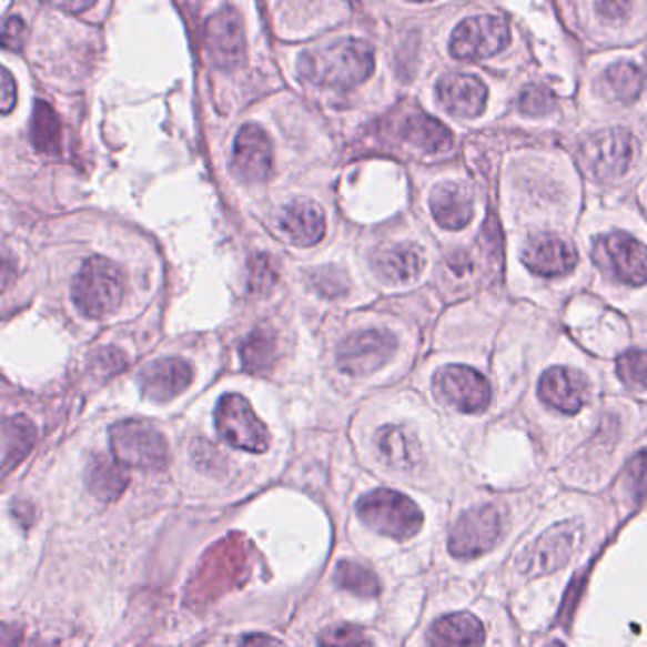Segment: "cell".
I'll return each mask as SVG.
<instances>
[{
	"label": "cell",
	"instance_id": "obj_22",
	"mask_svg": "<svg viewBox=\"0 0 647 647\" xmlns=\"http://www.w3.org/2000/svg\"><path fill=\"white\" fill-rule=\"evenodd\" d=\"M432 213L438 226L462 230L473 219V196L462 184H438L432 192Z\"/></svg>",
	"mask_w": 647,
	"mask_h": 647
},
{
	"label": "cell",
	"instance_id": "obj_16",
	"mask_svg": "<svg viewBox=\"0 0 647 647\" xmlns=\"http://www.w3.org/2000/svg\"><path fill=\"white\" fill-rule=\"evenodd\" d=\"M194 380V368L181 357H164L144 366L139 373V390L144 400L168 403L186 390Z\"/></svg>",
	"mask_w": 647,
	"mask_h": 647
},
{
	"label": "cell",
	"instance_id": "obj_11",
	"mask_svg": "<svg viewBox=\"0 0 647 647\" xmlns=\"http://www.w3.org/2000/svg\"><path fill=\"white\" fill-rule=\"evenodd\" d=\"M510 40L509 23L499 16H481L462 21L451 39V53L456 59L492 58L507 48Z\"/></svg>",
	"mask_w": 647,
	"mask_h": 647
},
{
	"label": "cell",
	"instance_id": "obj_20",
	"mask_svg": "<svg viewBox=\"0 0 647 647\" xmlns=\"http://www.w3.org/2000/svg\"><path fill=\"white\" fill-rule=\"evenodd\" d=\"M280 229L287 240L299 247H312L325 235V213L320 205L310 200L289 203L280 215Z\"/></svg>",
	"mask_w": 647,
	"mask_h": 647
},
{
	"label": "cell",
	"instance_id": "obj_31",
	"mask_svg": "<svg viewBox=\"0 0 647 647\" xmlns=\"http://www.w3.org/2000/svg\"><path fill=\"white\" fill-rule=\"evenodd\" d=\"M59 120L53 114L52 107L39 103L34 111V144L40 151L52 152L59 146Z\"/></svg>",
	"mask_w": 647,
	"mask_h": 647
},
{
	"label": "cell",
	"instance_id": "obj_1",
	"mask_svg": "<svg viewBox=\"0 0 647 647\" xmlns=\"http://www.w3.org/2000/svg\"><path fill=\"white\" fill-rule=\"evenodd\" d=\"M299 69L312 84L352 90L373 74L374 50L365 40H334L327 47L302 53Z\"/></svg>",
	"mask_w": 647,
	"mask_h": 647
},
{
	"label": "cell",
	"instance_id": "obj_27",
	"mask_svg": "<svg viewBox=\"0 0 647 647\" xmlns=\"http://www.w3.org/2000/svg\"><path fill=\"white\" fill-rule=\"evenodd\" d=\"M37 441V427L26 416H12L2 424V467L4 473L20 464Z\"/></svg>",
	"mask_w": 647,
	"mask_h": 647
},
{
	"label": "cell",
	"instance_id": "obj_34",
	"mask_svg": "<svg viewBox=\"0 0 647 647\" xmlns=\"http://www.w3.org/2000/svg\"><path fill=\"white\" fill-rule=\"evenodd\" d=\"M518 107L524 114L539 117V114H547L555 109V98L545 85L532 84L524 88L520 98H518Z\"/></svg>",
	"mask_w": 647,
	"mask_h": 647
},
{
	"label": "cell",
	"instance_id": "obj_38",
	"mask_svg": "<svg viewBox=\"0 0 647 647\" xmlns=\"http://www.w3.org/2000/svg\"><path fill=\"white\" fill-rule=\"evenodd\" d=\"M625 481L635 496H640L647 491V451L638 452L635 458L628 462Z\"/></svg>",
	"mask_w": 647,
	"mask_h": 647
},
{
	"label": "cell",
	"instance_id": "obj_13",
	"mask_svg": "<svg viewBox=\"0 0 647 647\" xmlns=\"http://www.w3.org/2000/svg\"><path fill=\"white\" fill-rule=\"evenodd\" d=\"M397 347L393 334L378 328H368L347 336L338 347V366L344 373L361 376L378 371L387 363Z\"/></svg>",
	"mask_w": 647,
	"mask_h": 647
},
{
	"label": "cell",
	"instance_id": "obj_37",
	"mask_svg": "<svg viewBox=\"0 0 647 647\" xmlns=\"http://www.w3.org/2000/svg\"><path fill=\"white\" fill-rule=\"evenodd\" d=\"M446 269L452 280L458 282V285H467L477 280V262H475V256L467 251H456L454 255L448 256Z\"/></svg>",
	"mask_w": 647,
	"mask_h": 647
},
{
	"label": "cell",
	"instance_id": "obj_30",
	"mask_svg": "<svg viewBox=\"0 0 647 647\" xmlns=\"http://www.w3.org/2000/svg\"><path fill=\"white\" fill-rule=\"evenodd\" d=\"M334 582L352 595L373 598L380 595V582L373 569L365 568L352 560H342L334 572Z\"/></svg>",
	"mask_w": 647,
	"mask_h": 647
},
{
	"label": "cell",
	"instance_id": "obj_26",
	"mask_svg": "<svg viewBox=\"0 0 647 647\" xmlns=\"http://www.w3.org/2000/svg\"><path fill=\"white\" fill-rule=\"evenodd\" d=\"M376 446H378L380 456L393 467L411 469L418 464V443L401 425L382 427L376 435Z\"/></svg>",
	"mask_w": 647,
	"mask_h": 647
},
{
	"label": "cell",
	"instance_id": "obj_19",
	"mask_svg": "<svg viewBox=\"0 0 647 647\" xmlns=\"http://www.w3.org/2000/svg\"><path fill=\"white\" fill-rule=\"evenodd\" d=\"M438 103L458 118H475L484 111L488 101V90L483 80L471 74H446L438 80Z\"/></svg>",
	"mask_w": 647,
	"mask_h": 647
},
{
	"label": "cell",
	"instance_id": "obj_14",
	"mask_svg": "<svg viewBox=\"0 0 647 647\" xmlns=\"http://www.w3.org/2000/svg\"><path fill=\"white\" fill-rule=\"evenodd\" d=\"M232 171L243 183H264L272 175L274 151L261 125L245 124L237 131L232 152Z\"/></svg>",
	"mask_w": 647,
	"mask_h": 647
},
{
	"label": "cell",
	"instance_id": "obj_29",
	"mask_svg": "<svg viewBox=\"0 0 647 647\" xmlns=\"http://www.w3.org/2000/svg\"><path fill=\"white\" fill-rule=\"evenodd\" d=\"M277 341L272 328L259 327L243 342L242 361L249 373H262L274 365Z\"/></svg>",
	"mask_w": 647,
	"mask_h": 647
},
{
	"label": "cell",
	"instance_id": "obj_36",
	"mask_svg": "<svg viewBox=\"0 0 647 647\" xmlns=\"http://www.w3.org/2000/svg\"><path fill=\"white\" fill-rule=\"evenodd\" d=\"M323 646H365L371 644L365 633L353 625H336L323 630L320 636Z\"/></svg>",
	"mask_w": 647,
	"mask_h": 647
},
{
	"label": "cell",
	"instance_id": "obj_12",
	"mask_svg": "<svg viewBox=\"0 0 647 647\" xmlns=\"http://www.w3.org/2000/svg\"><path fill=\"white\" fill-rule=\"evenodd\" d=\"M205 48L213 65L234 71L245 63V33L240 12L224 7L205 23Z\"/></svg>",
	"mask_w": 647,
	"mask_h": 647
},
{
	"label": "cell",
	"instance_id": "obj_17",
	"mask_svg": "<svg viewBox=\"0 0 647 647\" xmlns=\"http://www.w3.org/2000/svg\"><path fill=\"white\" fill-rule=\"evenodd\" d=\"M526 269L543 277H556L576 269L577 253L574 245L555 234L532 235L523 251Z\"/></svg>",
	"mask_w": 647,
	"mask_h": 647
},
{
	"label": "cell",
	"instance_id": "obj_35",
	"mask_svg": "<svg viewBox=\"0 0 647 647\" xmlns=\"http://www.w3.org/2000/svg\"><path fill=\"white\" fill-rule=\"evenodd\" d=\"M310 285L314 287L315 293L328 296V299L341 296L347 291V282L344 274L338 270L331 269V266L312 272L310 274Z\"/></svg>",
	"mask_w": 647,
	"mask_h": 647
},
{
	"label": "cell",
	"instance_id": "obj_9",
	"mask_svg": "<svg viewBox=\"0 0 647 647\" xmlns=\"http://www.w3.org/2000/svg\"><path fill=\"white\" fill-rule=\"evenodd\" d=\"M593 259L617 282L635 287L647 283V247L633 235L625 232L600 235L593 247Z\"/></svg>",
	"mask_w": 647,
	"mask_h": 647
},
{
	"label": "cell",
	"instance_id": "obj_43",
	"mask_svg": "<svg viewBox=\"0 0 647 647\" xmlns=\"http://www.w3.org/2000/svg\"><path fill=\"white\" fill-rule=\"evenodd\" d=\"M47 2L48 4H52V7L65 10V12L79 13L92 7L95 0H47Z\"/></svg>",
	"mask_w": 647,
	"mask_h": 647
},
{
	"label": "cell",
	"instance_id": "obj_23",
	"mask_svg": "<svg viewBox=\"0 0 647 647\" xmlns=\"http://www.w3.org/2000/svg\"><path fill=\"white\" fill-rule=\"evenodd\" d=\"M84 477L88 491L92 492L99 502H105V504L117 502L130 483L125 465L117 458H109L105 454H95L90 459Z\"/></svg>",
	"mask_w": 647,
	"mask_h": 647
},
{
	"label": "cell",
	"instance_id": "obj_15",
	"mask_svg": "<svg viewBox=\"0 0 647 647\" xmlns=\"http://www.w3.org/2000/svg\"><path fill=\"white\" fill-rule=\"evenodd\" d=\"M438 395L462 412H483L491 405L492 390L488 380L475 368L448 365L435 376Z\"/></svg>",
	"mask_w": 647,
	"mask_h": 647
},
{
	"label": "cell",
	"instance_id": "obj_2",
	"mask_svg": "<svg viewBox=\"0 0 647 647\" xmlns=\"http://www.w3.org/2000/svg\"><path fill=\"white\" fill-rule=\"evenodd\" d=\"M247 543L242 536L224 537L213 545L198 566L186 588V600L194 606L210 604L247 577Z\"/></svg>",
	"mask_w": 647,
	"mask_h": 647
},
{
	"label": "cell",
	"instance_id": "obj_33",
	"mask_svg": "<svg viewBox=\"0 0 647 647\" xmlns=\"http://www.w3.org/2000/svg\"><path fill=\"white\" fill-rule=\"evenodd\" d=\"M275 282H277V269L272 256L259 253L249 261V287L253 293H269Z\"/></svg>",
	"mask_w": 647,
	"mask_h": 647
},
{
	"label": "cell",
	"instance_id": "obj_32",
	"mask_svg": "<svg viewBox=\"0 0 647 647\" xmlns=\"http://www.w3.org/2000/svg\"><path fill=\"white\" fill-rule=\"evenodd\" d=\"M617 374L628 387L647 390V352L628 350L617 360Z\"/></svg>",
	"mask_w": 647,
	"mask_h": 647
},
{
	"label": "cell",
	"instance_id": "obj_21",
	"mask_svg": "<svg viewBox=\"0 0 647 647\" xmlns=\"http://www.w3.org/2000/svg\"><path fill=\"white\" fill-rule=\"evenodd\" d=\"M422 249L414 243H395L374 251L373 269L387 283H411L424 269Z\"/></svg>",
	"mask_w": 647,
	"mask_h": 647
},
{
	"label": "cell",
	"instance_id": "obj_3",
	"mask_svg": "<svg viewBox=\"0 0 647 647\" xmlns=\"http://www.w3.org/2000/svg\"><path fill=\"white\" fill-rule=\"evenodd\" d=\"M124 291V274L117 262L105 256H90L82 262L72 282V301L80 314L101 320L122 306Z\"/></svg>",
	"mask_w": 647,
	"mask_h": 647
},
{
	"label": "cell",
	"instance_id": "obj_6",
	"mask_svg": "<svg viewBox=\"0 0 647 647\" xmlns=\"http://www.w3.org/2000/svg\"><path fill=\"white\" fill-rule=\"evenodd\" d=\"M638 154L636 139L623 128L596 131L583 139L582 160L585 170L596 179L609 181L625 175Z\"/></svg>",
	"mask_w": 647,
	"mask_h": 647
},
{
	"label": "cell",
	"instance_id": "obj_28",
	"mask_svg": "<svg viewBox=\"0 0 647 647\" xmlns=\"http://www.w3.org/2000/svg\"><path fill=\"white\" fill-rule=\"evenodd\" d=\"M601 90L615 101L630 103L638 99L644 90V74L635 63H627V61L615 63L604 72Z\"/></svg>",
	"mask_w": 647,
	"mask_h": 647
},
{
	"label": "cell",
	"instance_id": "obj_42",
	"mask_svg": "<svg viewBox=\"0 0 647 647\" xmlns=\"http://www.w3.org/2000/svg\"><path fill=\"white\" fill-rule=\"evenodd\" d=\"M0 92H2V99H0V109L4 114L12 111L13 105H16V84H13L12 74L4 69L2 71V80H0Z\"/></svg>",
	"mask_w": 647,
	"mask_h": 647
},
{
	"label": "cell",
	"instance_id": "obj_5",
	"mask_svg": "<svg viewBox=\"0 0 647 647\" xmlns=\"http://www.w3.org/2000/svg\"><path fill=\"white\" fill-rule=\"evenodd\" d=\"M112 456L143 471H162L168 465V443L164 435L146 419H122L109 432Z\"/></svg>",
	"mask_w": 647,
	"mask_h": 647
},
{
	"label": "cell",
	"instance_id": "obj_39",
	"mask_svg": "<svg viewBox=\"0 0 647 647\" xmlns=\"http://www.w3.org/2000/svg\"><path fill=\"white\" fill-rule=\"evenodd\" d=\"M93 365L98 368V373L103 376H112V374L124 371L128 366L124 353L117 350V347H103L98 355H93Z\"/></svg>",
	"mask_w": 647,
	"mask_h": 647
},
{
	"label": "cell",
	"instance_id": "obj_8",
	"mask_svg": "<svg viewBox=\"0 0 647 647\" xmlns=\"http://www.w3.org/2000/svg\"><path fill=\"white\" fill-rule=\"evenodd\" d=\"M582 524L563 523L547 529L524 550L520 572L529 577L547 576L563 568L582 547Z\"/></svg>",
	"mask_w": 647,
	"mask_h": 647
},
{
	"label": "cell",
	"instance_id": "obj_4",
	"mask_svg": "<svg viewBox=\"0 0 647 647\" xmlns=\"http://www.w3.org/2000/svg\"><path fill=\"white\" fill-rule=\"evenodd\" d=\"M357 515L361 523L376 534L400 542L416 536L424 524V515L411 497L387 488H378L361 497L357 502Z\"/></svg>",
	"mask_w": 647,
	"mask_h": 647
},
{
	"label": "cell",
	"instance_id": "obj_40",
	"mask_svg": "<svg viewBox=\"0 0 647 647\" xmlns=\"http://www.w3.org/2000/svg\"><path fill=\"white\" fill-rule=\"evenodd\" d=\"M27 37V27L23 23L21 18L18 16H12V18H8L7 23H4V48L7 50H20L23 47V42H26Z\"/></svg>",
	"mask_w": 647,
	"mask_h": 647
},
{
	"label": "cell",
	"instance_id": "obj_25",
	"mask_svg": "<svg viewBox=\"0 0 647 647\" xmlns=\"http://www.w3.org/2000/svg\"><path fill=\"white\" fill-rule=\"evenodd\" d=\"M403 139L419 151L438 154L452 146V133L445 124L427 114H412L403 124Z\"/></svg>",
	"mask_w": 647,
	"mask_h": 647
},
{
	"label": "cell",
	"instance_id": "obj_45",
	"mask_svg": "<svg viewBox=\"0 0 647 647\" xmlns=\"http://www.w3.org/2000/svg\"><path fill=\"white\" fill-rule=\"evenodd\" d=\"M411 2H432V0H411Z\"/></svg>",
	"mask_w": 647,
	"mask_h": 647
},
{
	"label": "cell",
	"instance_id": "obj_41",
	"mask_svg": "<svg viewBox=\"0 0 647 647\" xmlns=\"http://www.w3.org/2000/svg\"><path fill=\"white\" fill-rule=\"evenodd\" d=\"M628 0H598V12L608 21H621L628 16Z\"/></svg>",
	"mask_w": 647,
	"mask_h": 647
},
{
	"label": "cell",
	"instance_id": "obj_44",
	"mask_svg": "<svg viewBox=\"0 0 647 647\" xmlns=\"http://www.w3.org/2000/svg\"><path fill=\"white\" fill-rule=\"evenodd\" d=\"M243 644H261V641H270V644H277V640L274 638H269V636H251V638H243Z\"/></svg>",
	"mask_w": 647,
	"mask_h": 647
},
{
	"label": "cell",
	"instance_id": "obj_7",
	"mask_svg": "<svg viewBox=\"0 0 647 647\" xmlns=\"http://www.w3.org/2000/svg\"><path fill=\"white\" fill-rule=\"evenodd\" d=\"M215 427L224 443L237 451L262 454L269 451L270 433L249 401L237 393L223 395L215 408Z\"/></svg>",
	"mask_w": 647,
	"mask_h": 647
},
{
	"label": "cell",
	"instance_id": "obj_24",
	"mask_svg": "<svg viewBox=\"0 0 647 647\" xmlns=\"http://www.w3.org/2000/svg\"><path fill=\"white\" fill-rule=\"evenodd\" d=\"M484 641L483 623L471 614L446 615L432 628L433 646H478Z\"/></svg>",
	"mask_w": 647,
	"mask_h": 647
},
{
	"label": "cell",
	"instance_id": "obj_10",
	"mask_svg": "<svg viewBox=\"0 0 647 647\" xmlns=\"http://www.w3.org/2000/svg\"><path fill=\"white\" fill-rule=\"evenodd\" d=\"M504 528V515L494 505H483L464 513L454 524L448 549L458 558L481 556L496 545Z\"/></svg>",
	"mask_w": 647,
	"mask_h": 647
},
{
	"label": "cell",
	"instance_id": "obj_18",
	"mask_svg": "<svg viewBox=\"0 0 647 647\" xmlns=\"http://www.w3.org/2000/svg\"><path fill=\"white\" fill-rule=\"evenodd\" d=\"M539 397L556 411L577 414L587 403V378L568 366H555L539 380Z\"/></svg>",
	"mask_w": 647,
	"mask_h": 647
}]
</instances>
